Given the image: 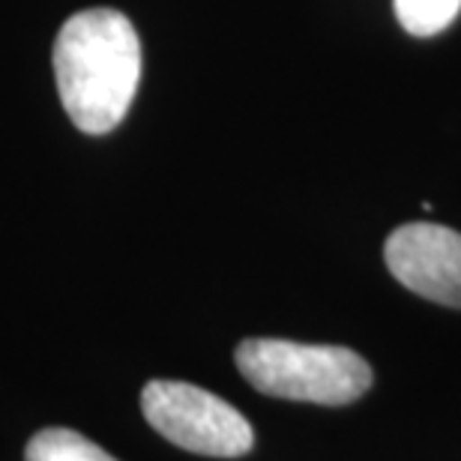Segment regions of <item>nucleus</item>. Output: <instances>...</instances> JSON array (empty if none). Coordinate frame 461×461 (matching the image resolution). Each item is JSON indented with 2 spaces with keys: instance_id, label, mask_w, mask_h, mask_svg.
Here are the masks:
<instances>
[{
  "instance_id": "f03ea898",
  "label": "nucleus",
  "mask_w": 461,
  "mask_h": 461,
  "mask_svg": "<svg viewBox=\"0 0 461 461\" xmlns=\"http://www.w3.org/2000/svg\"><path fill=\"white\" fill-rule=\"evenodd\" d=\"M237 368L258 393L288 402L350 404L372 386V368L357 350L300 345L288 339H246Z\"/></svg>"
},
{
  "instance_id": "f257e3e1",
  "label": "nucleus",
  "mask_w": 461,
  "mask_h": 461,
  "mask_svg": "<svg viewBox=\"0 0 461 461\" xmlns=\"http://www.w3.org/2000/svg\"><path fill=\"white\" fill-rule=\"evenodd\" d=\"M60 103L81 132L105 135L126 117L141 81V42L114 9H85L54 40Z\"/></svg>"
},
{
  "instance_id": "423d86ee",
  "label": "nucleus",
  "mask_w": 461,
  "mask_h": 461,
  "mask_svg": "<svg viewBox=\"0 0 461 461\" xmlns=\"http://www.w3.org/2000/svg\"><path fill=\"white\" fill-rule=\"evenodd\" d=\"M399 24L413 36H435L447 31L461 13V0H393Z\"/></svg>"
},
{
  "instance_id": "20e7f679",
  "label": "nucleus",
  "mask_w": 461,
  "mask_h": 461,
  "mask_svg": "<svg viewBox=\"0 0 461 461\" xmlns=\"http://www.w3.org/2000/svg\"><path fill=\"white\" fill-rule=\"evenodd\" d=\"M384 258L404 288L461 309V234L435 222H411L386 237Z\"/></svg>"
},
{
  "instance_id": "39448f33",
  "label": "nucleus",
  "mask_w": 461,
  "mask_h": 461,
  "mask_svg": "<svg viewBox=\"0 0 461 461\" xmlns=\"http://www.w3.org/2000/svg\"><path fill=\"white\" fill-rule=\"evenodd\" d=\"M24 461H117L72 429H42L27 444Z\"/></svg>"
},
{
  "instance_id": "7ed1b4c3",
  "label": "nucleus",
  "mask_w": 461,
  "mask_h": 461,
  "mask_svg": "<svg viewBox=\"0 0 461 461\" xmlns=\"http://www.w3.org/2000/svg\"><path fill=\"white\" fill-rule=\"evenodd\" d=\"M147 422L189 453L237 458L255 444L252 426L234 404L183 381H150L141 393Z\"/></svg>"
}]
</instances>
